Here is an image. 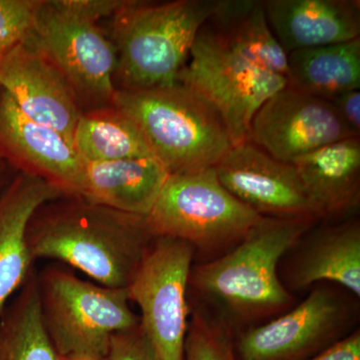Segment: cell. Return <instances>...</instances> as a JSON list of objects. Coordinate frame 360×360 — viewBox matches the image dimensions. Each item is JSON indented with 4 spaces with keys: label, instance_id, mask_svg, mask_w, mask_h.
<instances>
[{
    "label": "cell",
    "instance_id": "9c48e42d",
    "mask_svg": "<svg viewBox=\"0 0 360 360\" xmlns=\"http://www.w3.org/2000/svg\"><path fill=\"white\" fill-rule=\"evenodd\" d=\"M195 250L186 241L156 236L127 288L130 302L141 309V328L161 360H184Z\"/></svg>",
    "mask_w": 360,
    "mask_h": 360
},
{
    "label": "cell",
    "instance_id": "cb8c5ba5",
    "mask_svg": "<svg viewBox=\"0 0 360 360\" xmlns=\"http://www.w3.org/2000/svg\"><path fill=\"white\" fill-rule=\"evenodd\" d=\"M184 360H238L233 333L202 307L191 304Z\"/></svg>",
    "mask_w": 360,
    "mask_h": 360
},
{
    "label": "cell",
    "instance_id": "e0dca14e",
    "mask_svg": "<svg viewBox=\"0 0 360 360\" xmlns=\"http://www.w3.org/2000/svg\"><path fill=\"white\" fill-rule=\"evenodd\" d=\"M319 221L356 217L360 207V139L348 137L293 161Z\"/></svg>",
    "mask_w": 360,
    "mask_h": 360
},
{
    "label": "cell",
    "instance_id": "2e32d148",
    "mask_svg": "<svg viewBox=\"0 0 360 360\" xmlns=\"http://www.w3.org/2000/svg\"><path fill=\"white\" fill-rule=\"evenodd\" d=\"M65 196L44 179L18 172L0 193V311L34 271L27 229L35 212Z\"/></svg>",
    "mask_w": 360,
    "mask_h": 360
},
{
    "label": "cell",
    "instance_id": "83f0119b",
    "mask_svg": "<svg viewBox=\"0 0 360 360\" xmlns=\"http://www.w3.org/2000/svg\"><path fill=\"white\" fill-rule=\"evenodd\" d=\"M341 120L354 132L355 136L360 135V91L350 90L341 94L333 101Z\"/></svg>",
    "mask_w": 360,
    "mask_h": 360
},
{
    "label": "cell",
    "instance_id": "5b68a950",
    "mask_svg": "<svg viewBox=\"0 0 360 360\" xmlns=\"http://www.w3.org/2000/svg\"><path fill=\"white\" fill-rule=\"evenodd\" d=\"M262 217L232 195L212 167L169 174L146 219L155 236L186 241L203 262L231 250Z\"/></svg>",
    "mask_w": 360,
    "mask_h": 360
},
{
    "label": "cell",
    "instance_id": "8992f818",
    "mask_svg": "<svg viewBox=\"0 0 360 360\" xmlns=\"http://www.w3.org/2000/svg\"><path fill=\"white\" fill-rule=\"evenodd\" d=\"M37 283L42 322L58 356L108 357L113 335L141 324L127 288L89 283L56 266L37 274Z\"/></svg>",
    "mask_w": 360,
    "mask_h": 360
},
{
    "label": "cell",
    "instance_id": "3957f363",
    "mask_svg": "<svg viewBox=\"0 0 360 360\" xmlns=\"http://www.w3.org/2000/svg\"><path fill=\"white\" fill-rule=\"evenodd\" d=\"M219 0H129L112 16L120 89L172 86L186 68L201 26Z\"/></svg>",
    "mask_w": 360,
    "mask_h": 360
},
{
    "label": "cell",
    "instance_id": "ac0fdd59",
    "mask_svg": "<svg viewBox=\"0 0 360 360\" xmlns=\"http://www.w3.org/2000/svg\"><path fill=\"white\" fill-rule=\"evenodd\" d=\"M274 37L286 53L359 39V0H264Z\"/></svg>",
    "mask_w": 360,
    "mask_h": 360
},
{
    "label": "cell",
    "instance_id": "9a60e30c",
    "mask_svg": "<svg viewBox=\"0 0 360 360\" xmlns=\"http://www.w3.org/2000/svg\"><path fill=\"white\" fill-rule=\"evenodd\" d=\"M279 278L290 292L316 284L340 286L360 298V220L319 221L298 239L283 259Z\"/></svg>",
    "mask_w": 360,
    "mask_h": 360
},
{
    "label": "cell",
    "instance_id": "d6986e66",
    "mask_svg": "<svg viewBox=\"0 0 360 360\" xmlns=\"http://www.w3.org/2000/svg\"><path fill=\"white\" fill-rule=\"evenodd\" d=\"M169 176L153 156L84 163L79 198L129 214L148 217Z\"/></svg>",
    "mask_w": 360,
    "mask_h": 360
},
{
    "label": "cell",
    "instance_id": "4316f807",
    "mask_svg": "<svg viewBox=\"0 0 360 360\" xmlns=\"http://www.w3.org/2000/svg\"><path fill=\"white\" fill-rule=\"evenodd\" d=\"M58 6L68 13L97 22L113 16L125 4V0H56Z\"/></svg>",
    "mask_w": 360,
    "mask_h": 360
},
{
    "label": "cell",
    "instance_id": "603a6c76",
    "mask_svg": "<svg viewBox=\"0 0 360 360\" xmlns=\"http://www.w3.org/2000/svg\"><path fill=\"white\" fill-rule=\"evenodd\" d=\"M0 360H58L42 322L35 270L0 311Z\"/></svg>",
    "mask_w": 360,
    "mask_h": 360
},
{
    "label": "cell",
    "instance_id": "d4e9b609",
    "mask_svg": "<svg viewBox=\"0 0 360 360\" xmlns=\"http://www.w3.org/2000/svg\"><path fill=\"white\" fill-rule=\"evenodd\" d=\"M37 6L35 0H0V56L28 34Z\"/></svg>",
    "mask_w": 360,
    "mask_h": 360
},
{
    "label": "cell",
    "instance_id": "f546056e",
    "mask_svg": "<svg viewBox=\"0 0 360 360\" xmlns=\"http://www.w3.org/2000/svg\"><path fill=\"white\" fill-rule=\"evenodd\" d=\"M58 360H108V357L91 356V355L75 354L58 356Z\"/></svg>",
    "mask_w": 360,
    "mask_h": 360
},
{
    "label": "cell",
    "instance_id": "277c9868",
    "mask_svg": "<svg viewBox=\"0 0 360 360\" xmlns=\"http://www.w3.org/2000/svg\"><path fill=\"white\" fill-rule=\"evenodd\" d=\"M112 105L134 120L169 174L215 167L232 148L219 113L180 82L161 89H116Z\"/></svg>",
    "mask_w": 360,
    "mask_h": 360
},
{
    "label": "cell",
    "instance_id": "52a82bcc",
    "mask_svg": "<svg viewBox=\"0 0 360 360\" xmlns=\"http://www.w3.org/2000/svg\"><path fill=\"white\" fill-rule=\"evenodd\" d=\"M359 300L340 286L316 284L302 302L233 336L238 360H309L356 330Z\"/></svg>",
    "mask_w": 360,
    "mask_h": 360
},
{
    "label": "cell",
    "instance_id": "484cf974",
    "mask_svg": "<svg viewBox=\"0 0 360 360\" xmlns=\"http://www.w3.org/2000/svg\"><path fill=\"white\" fill-rule=\"evenodd\" d=\"M108 360H161L139 324L111 338Z\"/></svg>",
    "mask_w": 360,
    "mask_h": 360
},
{
    "label": "cell",
    "instance_id": "8fae6325",
    "mask_svg": "<svg viewBox=\"0 0 360 360\" xmlns=\"http://www.w3.org/2000/svg\"><path fill=\"white\" fill-rule=\"evenodd\" d=\"M355 136L330 101L286 85L270 97L251 123L250 141L283 162Z\"/></svg>",
    "mask_w": 360,
    "mask_h": 360
},
{
    "label": "cell",
    "instance_id": "4dcf8cb0",
    "mask_svg": "<svg viewBox=\"0 0 360 360\" xmlns=\"http://www.w3.org/2000/svg\"><path fill=\"white\" fill-rule=\"evenodd\" d=\"M11 177H9L8 172H7L6 163V165H0V193L4 191V187L8 184Z\"/></svg>",
    "mask_w": 360,
    "mask_h": 360
},
{
    "label": "cell",
    "instance_id": "7402d4cb",
    "mask_svg": "<svg viewBox=\"0 0 360 360\" xmlns=\"http://www.w3.org/2000/svg\"><path fill=\"white\" fill-rule=\"evenodd\" d=\"M73 148L84 163L153 156L134 120L115 105L84 111L75 127Z\"/></svg>",
    "mask_w": 360,
    "mask_h": 360
},
{
    "label": "cell",
    "instance_id": "ffe728a7",
    "mask_svg": "<svg viewBox=\"0 0 360 360\" xmlns=\"http://www.w3.org/2000/svg\"><path fill=\"white\" fill-rule=\"evenodd\" d=\"M200 33L224 51L286 77L288 53L270 28L264 0H219Z\"/></svg>",
    "mask_w": 360,
    "mask_h": 360
},
{
    "label": "cell",
    "instance_id": "44dd1931",
    "mask_svg": "<svg viewBox=\"0 0 360 360\" xmlns=\"http://www.w3.org/2000/svg\"><path fill=\"white\" fill-rule=\"evenodd\" d=\"M288 86L333 103L360 87V37L288 54Z\"/></svg>",
    "mask_w": 360,
    "mask_h": 360
},
{
    "label": "cell",
    "instance_id": "30bf717a",
    "mask_svg": "<svg viewBox=\"0 0 360 360\" xmlns=\"http://www.w3.org/2000/svg\"><path fill=\"white\" fill-rule=\"evenodd\" d=\"M179 82L219 113L232 146L250 141L251 123L267 101L288 85L283 75L224 51L198 32Z\"/></svg>",
    "mask_w": 360,
    "mask_h": 360
},
{
    "label": "cell",
    "instance_id": "7a4b0ae2",
    "mask_svg": "<svg viewBox=\"0 0 360 360\" xmlns=\"http://www.w3.org/2000/svg\"><path fill=\"white\" fill-rule=\"evenodd\" d=\"M155 238L146 217L117 212L78 196L45 203L27 229L34 262L58 260L110 288H127Z\"/></svg>",
    "mask_w": 360,
    "mask_h": 360
},
{
    "label": "cell",
    "instance_id": "7c38bea8",
    "mask_svg": "<svg viewBox=\"0 0 360 360\" xmlns=\"http://www.w3.org/2000/svg\"><path fill=\"white\" fill-rule=\"evenodd\" d=\"M0 87L23 115L56 130L73 146L84 110L65 75L27 37L0 56Z\"/></svg>",
    "mask_w": 360,
    "mask_h": 360
},
{
    "label": "cell",
    "instance_id": "1f68e13d",
    "mask_svg": "<svg viewBox=\"0 0 360 360\" xmlns=\"http://www.w3.org/2000/svg\"><path fill=\"white\" fill-rule=\"evenodd\" d=\"M6 165V162H4V161H2L1 158H0V165Z\"/></svg>",
    "mask_w": 360,
    "mask_h": 360
},
{
    "label": "cell",
    "instance_id": "f1b7e54d",
    "mask_svg": "<svg viewBox=\"0 0 360 360\" xmlns=\"http://www.w3.org/2000/svg\"><path fill=\"white\" fill-rule=\"evenodd\" d=\"M309 360H360L359 328Z\"/></svg>",
    "mask_w": 360,
    "mask_h": 360
},
{
    "label": "cell",
    "instance_id": "ba28073f",
    "mask_svg": "<svg viewBox=\"0 0 360 360\" xmlns=\"http://www.w3.org/2000/svg\"><path fill=\"white\" fill-rule=\"evenodd\" d=\"M61 71L80 106L112 105L117 51L97 26L65 11L58 1H39L26 35Z\"/></svg>",
    "mask_w": 360,
    "mask_h": 360
},
{
    "label": "cell",
    "instance_id": "4fadbf2b",
    "mask_svg": "<svg viewBox=\"0 0 360 360\" xmlns=\"http://www.w3.org/2000/svg\"><path fill=\"white\" fill-rule=\"evenodd\" d=\"M214 168L220 184L262 217L319 221L295 165L276 160L252 142L232 146Z\"/></svg>",
    "mask_w": 360,
    "mask_h": 360
},
{
    "label": "cell",
    "instance_id": "5bb4252c",
    "mask_svg": "<svg viewBox=\"0 0 360 360\" xmlns=\"http://www.w3.org/2000/svg\"><path fill=\"white\" fill-rule=\"evenodd\" d=\"M0 158L18 172L58 187L65 196H80L84 162L72 144L56 130L23 115L1 87Z\"/></svg>",
    "mask_w": 360,
    "mask_h": 360
},
{
    "label": "cell",
    "instance_id": "6da1fadb",
    "mask_svg": "<svg viewBox=\"0 0 360 360\" xmlns=\"http://www.w3.org/2000/svg\"><path fill=\"white\" fill-rule=\"evenodd\" d=\"M319 221L262 219L240 243L219 257L193 265L188 293L233 335L288 311L295 297L279 278L284 255Z\"/></svg>",
    "mask_w": 360,
    "mask_h": 360
}]
</instances>
